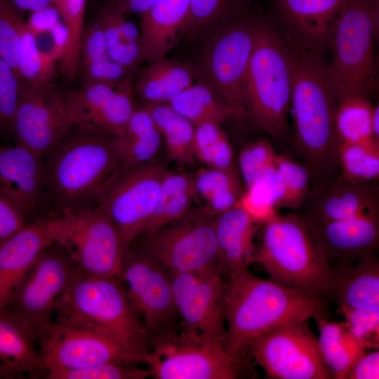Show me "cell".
Instances as JSON below:
<instances>
[{"label": "cell", "instance_id": "1", "mask_svg": "<svg viewBox=\"0 0 379 379\" xmlns=\"http://www.w3.org/2000/svg\"><path fill=\"white\" fill-rule=\"evenodd\" d=\"M286 43L292 60L290 102L295 144L315 188L339 175L335 128L339 96L320 46L298 33Z\"/></svg>", "mask_w": 379, "mask_h": 379}, {"label": "cell", "instance_id": "2", "mask_svg": "<svg viewBox=\"0 0 379 379\" xmlns=\"http://www.w3.org/2000/svg\"><path fill=\"white\" fill-rule=\"evenodd\" d=\"M116 139L73 126L41 157L44 196L60 215L99 206L124 166Z\"/></svg>", "mask_w": 379, "mask_h": 379}, {"label": "cell", "instance_id": "3", "mask_svg": "<svg viewBox=\"0 0 379 379\" xmlns=\"http://www.w3.org/2000/svg\"><path fill=\"white\" fill-rule=\"evenodd\" d=\"M227 275L223 346L233 358L255 338L326 312L323 298L262 279L248 268Z\"/></svg>", "mask_w": 379, "mask_h": 379}, {"label": "cell", "instance_id": "4", "mask_svg": "<svg viewBox=\"0 0 379 379\" xmlns=\"http://www.w3.org/2000/svg\"><path fill=\"white\" fill-rule=\"evenodd\" d=\"M260 245L252 262L260 264L270 279L306 295H330L331 267L302 217L279 212L261 224Z\"/></svg>", "mask_w": 379, "mask_h": 379}, {"label": "cell", "instance_id": "5", "mask_svg": "<svg viewBox=\"0 0 379 379\" xmlns=\"http://www.w3.org/2000/svg\"><path fill=\"white\" fill-rule=\"evenodd\" d=\"M56 319L98 328L142 362L149 353L141 316L119 277L88 274L78 267L59 298Z\"/></svg>", "mask_w": 379, "mask_h": 379}, {"label": "cell", "instance_id": "6", "mask_svg": "<svg viewBox=\"0 0 379 379\" xmlns=\"http://www.w3.org/2000/svg\"><path fill=\"white\" fill-rule=\"evenodd\" d=\"M292 60L289 48L267 21L255 20L246 76L247 112L274 138L288 132Z\"/></svg>", "mask_w": 379, "mask_h": 379}, {"label": "cell", "instance_id": "7", "mask_svg": "<svg viewBox=\"0 0 379 379\" xmlns=\"http://www.w3.org/2000/svg\"><path fill=\"white\" fill-rule=\"evenodd\" d=\"M378 0H348L340 12L328 42L333 59L328 71L339 102L366 98L373 83V38Z\"/></svg>", "mask_w": 379, "mask_h": 379}, {"label": "cell", "instance_id": "8", "mask_svg": "<svg viewBox=\"0 0 379 379\" xmlns=\"http://www.w3.org/2000/svg\"><path fill=\"white\" fill-rule=\"evenodd\" d=\"M142 362L157 379H234L240 358L231 357L222 340L211 334L182 328L152 341Z\"/></svg>", "mask_w": 379, "mask_h": 379}, {"label": "cell", "instance_id": "9", "mask_svg": "<svg viewBox=\"0 0 379 379\" xmlns=\"http://www.w3.org/2000/svg\"><path fill=\"white\" fill-rule=\"evenodd\" d=\"M78 267L63 246L52 242L39 253L4 310L38 341L53 321L58 301Z\"/></svg>", "mask_w": 379, "mask_h": 379}, {"label": "cell", "instance_id": "10", "mask_svg": "<svg viewBox=\"0 0 379 379\" xmlns=\"http://www.w3.org/2000/svg\"><path fill=\"white\" fill-rule=\"evenodd\" d=\"M50 231L83 271L119 277L124 248L110 218L95 207L48 218Z\"/></svg>", "mask_w": 379, "mask_h": 379}, {"label": "cell", "instance_id": "11", "mask_svg": "<svg viewBox=\"0 0 379 379\" xmlns=\"http://www.w3.org/2000/svg\"><path fill=\"white\" fill-rule=\"evenodd\" d=\"M214 217L203 208H191L180 218L145 237L140 249L159 261L170 273L223 269Z\"/></svg>", "mask_w": 379, "mask_h": 379}, {"label": "cell", "instance_id": "12", "mask_svg": "<svg viewBox=\"0 0 379 379\" xmlns=\"http://www.w3.org/2000/svg\"><path fill=\"white\" fill-rule=\"evenodd\" d=\"M141 316L148 346L154 340L178 332L180 318L169 271L142 250L124 249L119 277Z\"/></svg>", "mask_w": 379, "mask_h": 379}, {"label": "cell", "instance_id": "13", "mask_svg": "<svg viewBox=\"0 0 379 379\" xmlns=\"http://www.w3.org/2000/svg\"><path fill=\"white\" fill-rule=\"evenodd\" d=\"M37 342L43 374L49 369H77L108 362H140L135 355L105 331L68 319L53 321Z\"/></svg>", "mask_w": 379, "mask_h": 379}, {"label": "cell", "instance_id": "14", "mask_svg": "<svg viewBox=\"0 0 379 379\" xmlns=\"http://www.w3.org/2000/svg\"><path fill=\"white\" fill-rule=\"evenodd\" d=\"M168 172L164 164L152 161L124 166L98 206L115 225L124 248L131 246L151 218Z\"/></svg>", "mask_w": 379, "mask_h": 379}, {"label": "cell", "instance_id": "15", "mask_svg": "<svg viewBox=\"0 0 379 379\" xmlns=\"http://www.w3.org/2000/svg\"><path fill=\"white\" fill-rule=\"evenodd\" d=\"M308 320L287 324L254 338L248 347L267 375L277 379H327L331 374Z\"/></svg>", "mask_w": 379, "mask_h": 379}, {"label": "cell", "instance_id": "16", "mask_svg": "<svg viewBox=\"0 0 379 379\" xmlns=\"http://www.w3.org/2000/svg\"><path fill=\"white\" fill-rule=\"evenodd\" d=\"M10 128L16 144L40 159L73 128L65 93L53 87L37 89L20 83L19 100Z\"/></svg>", "mask_w": 379, "mask_h": 379}, {"label": "cell", "instance_id": "17", "mask_svg": "<svg viewBox=\"0 0 379 379\" xmlns=\"http://www.w3.org/2000/svg\"><path fill=\"white\" fill-rule=\"evenodd\" d=\"M255 20L243 19L215 39L207 58V69L220 98L234 112L246 115V76L254 41Z\"/></svg>", "mask_w": 379, "mask_h": 379}, {"label": "cell", "instance_id": "18", "mask_svg": "<svg viewBox=\"0 0 379 379\" xmlns=\"http://www.w3.org/2000/svg\"><path fill=\"white\" fill-rule=\"evenodd\" d=\"M170 274L182 328L211 334L223 343L226 333L223 269Z\"/></svg>", "mask_w": 379, "mask_h": 379}, {"label": "cell", "instance_id": "19", "mask_svg": "<svg viewBox=\"0 0 379 379\" xmlns=\"http://www.w3.org/2000/svg\"><path fill=\"white\" fill-rule=\"evenodd\" d=\"M66 94L73 126L122 137L134 112L131 79L119 86L95 84L81 86Z\"/></svg>", "mask_w": 379, "mask_h": 379}, {"label": "cell", "instance_id": "20", "mask_svg": "<svg viewBox=\"0 0 379 379\" xmlns=\"http://www.w3.org/2000/svg\"><path fill=\"white\" fill-rule=\"evenodd\" d=\"M305 223L331 267L353 263L378 249L379 211Z\"/></svg>", "mask_w": 379, "mask_h": 379}, {"label": "cell", "instance_id": "21", "mask_svg": "<svg viewBox=\"0 0 379 379\" xmlns=\"http://www.w3.org/2000/svg\"><path fill=\"white\" fill-rule=\"evenodd\" d=\"M378 181H352L338 175L312 189L302 218L305 222H319L379 211Z\"/></svg>", "mask_w": 379, "mask_h": 379}, {"label": "cell", "instance_id": "22", "mask_svg": "<svg viewBox=\"0 0 379 379\" xmlns=\"http://www.w3.org/2000/svg\"><path fill=\"white\" fill-rule=\"evenodd\" d=\"M0 194L26 220L44 198L40 159L20 145L0 144Z\"/></svg>", "mask_w": 379, "mask_h": 379}, {"label": "cell", "instance_id": "23", "mask_svg": "<svg viewBox=\"0 0 379 379\" xmlns=\"http://www.w3.org/2000/svg\"><path fill=\"white\" fill-rule=\"evenodd\" d=\"M53 241L45 219L27 223L0 244V312L39 253Z\"/></svg>", "mask_w": 379, "mask_h": 379}, {"label": "cell", "instance_id": "24", "mask_svg": "<svg viewBox=\"0 0 379 379\" xmlns=\"http://www.w3.org/2000/svg\"><path fill=\"white\" fill-rule=\"evenodd\" d=\"M190 8V0H156L140 16L145 60L152 63L165 58L186 29Z\"/></svg>", "mask_w": 379, "mask_h": 379}, {"label": "cell", "instance_id": "25", "mask_svg": "<svg viewBox=\"0 0 379 379\" xmlns=\"http://www.w3.org/2000/svg\"><path fill=\"white\" fill-rule=\"evenodd\" d=\"M375 254L364 255L353 263L331 267L330 295L338 307L379 312V261Z\"/></svg>", "mask_w": 379, "mask_h": 379}, {"label": "cell", "instance_id": "26", "mask_svg": "<svg viewBox=\"0 0 379 379\" xmlns=\"http://www.w3.org/2000/svg\"><path fill=\"white\" fill-rule=\"evenodd\" d=\"M214 225L225 273L248 268L257 250L253 239L260 225L237 204L215 215Z\"/></svg>", "mask_w": 379, "mask_h": 379}, {"label": "cell", "instance_id": "27", "mask_svg": "<svg viewBox=\"0 0 379 379\" xmlns=\"http://www.w3.org/2000/svg\"><path fill=\"white\" fill-rule=\"evenodd\" d=\"M36 342L15 317L0 312V373L4 378L43 374Z\"/></svg>", "mask_w": 379, "mask_h": 379}, {"label": "cell", "instance_id": "28", "mask_svg": "<svg viewBox=\"0 0 379 379\" xmlns=\"http://www.w3.org/2000/svg\"><path fill=\"white\" fill-rule=\"evenodd\" d=\"M312 318L319 332V348L332 378L345 379L367 348L354 337L345 322L331 321L324 315Z\"/></svg>", "mask_w": 379, "mask_h": 379}, {"label": "cell", "instance_id": "29", "mask_svg": "<svg viewBox=\"0 0 379 379\" xmlns=\"http://www.w3.org/2000/svg\"><path fill=\"white\" fill-rule=\"evenodd\" d=\"M348 0H281L294 30L321 46L328 41L333 25Z\"/></svg>", "mask_w": 379, "mask_h": 379}, {"label": "cell", "instance_id": "30", "mask_svg": "<svg viewBox=\"0 0 379 379\" xmlns=\"http://www.w3.org/2000/svg\"><path fill=\"white\" fill-rule=\"evenodd\" d=\"M102 29L111 59L131 70L145 60L140 32L110 2L97 20Z\"/></svg>", "mask_w": 379, "mask_h": 379}, {"label": "cell", "instance_id": "31", "mask_svg": "<svg viewBox=\"0 0 379 379\" xmlns=\"http://www.w3.org/2000/svg\"><path fill=\"white\" fill-rule=\"evenodd\" d=\"M190 65L174 60L163 59L145 67L136 83L138 94L152 103L168 102L194 84Z\"/></svg>", "mask_w": 379, "mask_h": 379}, {"label": "cell", "instance_id": "32", "mask_svg": "<svg viewBox=\"0 0 379 379\" xmlns=\"http://www.w3.org/2000/svg\"><path fill=\"white\" fill-rule=\"evenodd\" d=\"M145 107L162 136L168 157L180 165L194 164L195 126L168 104L149 102Z\"/></svg>", "mask_w": 379, "mask_h": 379}, {"label": "cell", "instance_id": "33", "mask_svg": "<svg viewBox=\"0 0 379 379\" xmlns=\"http://www.w3.org/2000/svg\"><path fill=\"white\" fill-rule=\"evenodd\" d=\"M194 197L193 175L168 172L161 183L154 213L139 235H151L185 215L192 208Z\"/></svg>", "mask_w": 379, "mask_h": 379}, {"label": "cell", "instance_id": "34", "mask_svg": "<svg viewBox=\"0 0 379 379\" xmlns=\"http://www.w3.org/2000/svg\"><path fill=\"white\" fill-rule=\"evenodd\" d=\"M193 179L195 195L205 201L203 208L210 214L218 215L238 204L242 193L238 173L208 167L199 169Z\"/></svg>", "mask_w": 379, "mask_h": 379}, {"label": "cell", "instance_id": "35", "mask_svg": "<svg viewBox=\"0 0 379 379\" xmlns=\"http://www.w3.org/2000/svg\"><path fill=\"white\" fill-rule=\"evenodd\" d=\"M168 104L195 126L207 122L220 124L234 114L214 90L201 84H193Z\"/></svg>", "mask_w": 379, "mask_h": 379}, {"label": "cell", "instance_id": "36", "mask_svg": "<svg viewBox=\"0 0 379 379\" xmlns=\"http://www.w3.org/2000/svg\"><path fill=\"white\" fill-rule=\"evenodd\" d=\"M373 107L364 98H350L339 102L335 117L338 142L378 146L372 128Z\"/></svg>", "mask_w": 379, "mask_h": 379}, {"label": "cell", "instance_id": "37", "mask_svg": "<svg viewBox=\"0 0 379 379\" xmlns=\"http://www.w3.org/2000/svg\"><path fill=\"white\" fill-rule=\"evenodd\" d=\"M58 62L57 56L42 51L36 39L25 29L18 57V77L21 84L37 89L53 87Z\"/></svg>", "mask_w": 379, "mask_h": 379}, {"label": "cell", "instance_id": "38", "mask_svg": "<svg viewBox=\"0 0 379 379\" xmlns=\"http://www.w3.org/2000/svg\"><path fill=\"white\" fill-rule=\"evenodd\" d=\"M193 147L195 157L208 167L237 173L233 149L219 124L207 122L195 126Z\"/></svg>", "mask_w": 379, "mask_h": 379}, {"label": "cell", "instance_id": "39", "mask_svg": "<svg viewBox=\"0 0 379 379\" xmlns=\"http://www.w3.org/2000/svg\"><path fill=\"white\" fill-rule=\"evenodd\" d=\"M339 175L352 181L378 180L379 147L338 142L336 151Z\"/></svg>", "mask_w": 379, "mask_h": 379}, {"label": "cell", "instance_id": "40", "mask_svg": "<svg viewBox=\"0 0 379 379\" xmlns=\"http://www.w3.org/2000/svg\"><path fill=\"white\" fill-rule=\"evenodd\" d=\"M86 0H66L64 15L68 33L67 46L59 60V70L67 79H75L79 69V51L84 32Z\"/></svg>", "mask_w": 379, "mask_h": 379}, {"label": "cell", "instance_id": "41", "mask_svg": "<svg viewBox=\"0 0 379 379\" xmlns=\"http://www.w3.org/2000/svg\"><path fill=\"white\" fill-rule=\"evenodd\" d=\"M25 29L22 15L7 0H0V57L18 77L19 51Z\"/></svg>", "mask_w": 379, "mask_h": 379}, {"label": "cell", "instance_id": "42", "mask_svg": "<svg viewBox=\"0 0 379 379\" xmlns=\"http://www.w3.org/2000/svg\"><path fill=\"white\" fill-rule=\"evenodd\" d=\"M128 364L108 362L77 369H49L44 373L48 379H145L147 369Z\"/></svg>", "mask_w": 379, "mask_h": 379}, {"label": "cell", "instance_id": "43", "mask_svg": "<svg viewBox=\"0 0 379 379\" xmlns=\"http://www.w3.org/2000/svg\"><path fill=\"white\" fill-rule=\"evenodd\" d=\"M277 155L265 140H256L243 147L239 154V166L246 187L275 168Z\"/></svg>", "mask_w": 379, "mask_h": 379}, {"label": "cell", "instance_id": "44", "mask_svg": "<svg viewBox=\"0 0 379 379\" xmlns=\"http://www.w3.org/2000/svg\"><path fill=\"white\" fill-rule=\"evenodd\" d=\"M116 142L124 166L130 167L150 162L159 153L163 138L157 128L147 133L125 134Z\"/></svg>", "mask_w": 379, "mask_h": 379}, {"label": "cell", "instance_id": "45", "mask_svg": "<svg viewBox=\"0 0 379 379\" xmlns=\"http://www.w3.org/2000/svg\"><path fill=\"white\" fill-rule=\"evenodd\" d=\"M275 168L287 194L288 208H298L309 197L310 192V177L307 169L283 154L277 155Z\"/></svg>", "mask_w": 379, "mask_h": 379}, {"label": "cell", "instance_id": "46", "mask_svg": "<svg viewBox=\"0 0 379 379\" xmlns=\"http://www.w3.org/2000/svg\"><path fill=\"white\" fill-rule=\"evenodd\" d=\"M244 0H190L188 21L185 30H201L234 15Z\"/></svg>", "mask_w": 379, "mask_h": 379}, {"label": "cell", "instance_id": "47", "mask_svg": "<svg viewBox=\"0 0 379 379\" xmlns=\"http://www.w3.org/2000/svg\"><path fill=\"white\" fill-rule=\"evenodd\" d=\"M269 173L246 187L238 201V204L259 225L278 213L268 180Z\"/></svg>", "mask_w": 379, "mask_h": 379}, {"label": "cell", "instance_id": "48", "mask_svg": "<svg viewBox=\"0 0 379 379\" xmlns=\"http://www.w3.org/2000/svg\"><path fill=\"white\" fill-rule=\"evenodd\" d=\"M338 312L345 317L352 333L367 350L378 348L379 312L343 307H338Z\"/></svg>", "mask_w": 379, "mask_h": 379}, {"label": "cell", "instance_id": "49", "mask_svg": "<svg viewBox=\"0 0 379 379\" xmlns=\"http://www.w3.org/2000/svg\"><path fill=\"white\" fill-rule=\"evenodd\" d=\"M82 86L102 84L119 86L130 79L133 70L109 57L79 66Z\"/></svg>", "mask_w": 379, "mask_h": 379}, {"label": "cell", "instance_id": "50", "mask_svg": "<svg viewBox=\"0 0 379 379\" xmlns=\"http://www.w3.org/2000/svg\"><path fill=\"white\" fill-rule=\"evenodd\" d=\"M20 91V81L8 63L0 57V128H10Z\"/></svg>", "mask_w": 379, "mask_h": 379}, {"label": "cell", "instance_id": "51", "mask_svg": "<svg viewBox=\"0 0 379 379\" xmlns=\"http://www.w3.org/2000/svg\"><path fill=\"white\" fill-rule=\"evenodd\" d=\"M109 57L102 28L98 22L84 30L79 51V66Z\"/></svg>", "mask_w": 379, "mask_h": 379}, {"label": "cell", "instance_id": "52", "mask_svg": "<svg viewBox=\"0 0 379 379\" xmlns=\"http://www.w3.org/2000/svg\"><path fill=\"white\" fill-rule=\"evenodd\" d=\"M62 16L53 5L30 13L25 21V29L34 37L49 34L60 22Z\"/></svg>", "mask_w": 379, "mask_h": 379}, {"label": "cell", "instance_id": "53", "mask_svg": "<svg viewBox=\"0 0 379 379\" xmlns=\"http://www.w3.org/2000/svg\"><path fill=\"white\" fill-rule=\"evenodd\" d=\"M27 220L0 194V244L27 224Z\"/></svg>", "mask_w": 379, "mask_h": 379}, {"label": "cell", "instance_id": "54", "mask_svg": "<svg viewBox=\"0 0 379 379\" xmlns=\"http://www.w3.org/2000/svg\"><path fill=\"white\" fill-rule=\"evenodd\" d=\"M379 352L362 354L348 371L345 379H378Z\"/></svg>", "mask_w": 379, "mask_h": 379}, {"label": "cell", "instance_id": "55", "mask_svg": "<svg viewBox=\"0 0 379 379\" xmlns=\"http://www.w3.org/2000/svg\"><path fill=\"white\" fill-rule=\"evenodd\" d=\"M156 0H111L110 3L125 15L130 13L140 16L146 13Z\"/></svg>", "mask_w": 379, "mask_h": 379}, {"label": "cell", "instance_id": "56", "mask_svg": "<svg viewBox=\"0 0 379 379\" xmlns=\"http://www.w3.org/2000/svg\"><path fill=\"white\" fill-rule=\"evenodd\" d=\"M22 15L25 12H34L53 4V0H7Z\"/></svg>", "mask_w": 379, "mask_h": 379}, {"label": "cell", "instance_id": "57", "mask_svg": "<svg viewBox=\"0 0 379 379\" xmlns=\"http://www.w3.org/2000/svg\"><path fill=\"white\" fill-rule=\"evenodd\" d=\"M378 117H379V108L378 105L373 108V117H372V128L374 138L379 140V130H378Z\"/></svg>", "mask_w": 379, "mask_h": 379}, {"label": "cell", "instance_id": "58", "mask_svg": "<svg viewBox=\"0 0 379 379\" xmlns=\"http://www.w3.org/2000/svg\"><path fill=\"white\" fill-rule=\"evenodd\" d=\"M65 1L66 0H53V4L56 7V8L60 12L62 16V18L64 15Z\"/></svg>", "mask_w": 379, "mask_h": 379}, {"label": "cell", "instance_id": "59", "mask_svg": "<svg viewBox=\"0 0 379 379\" xmlns=\"http://www.w3.org/2000/svg\"><path fill=\"white\" fill-rule=\"evenodd\" d=\"M0 378H4L1 373H0Z\"/></svg>", "mask_w": 379, "mask_h": 379}]
</instances>
